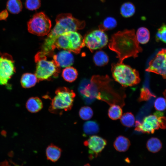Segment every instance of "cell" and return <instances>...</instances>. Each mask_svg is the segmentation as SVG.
<instances>
[{
  "instance_id": "cell-1",
  "label": "cell",
  "mask_w": 166,
  "mask_h": 166,
  "mask_svg": "<svg viewBox=\"0 0 166 166\" xmlns=\"http://www.w3.org/2000/svg\"><path fill=\"white\" fill-rule=\"evenodd\" d=\"M109 49L117 54L119 62L122 63L128 58H135L143 49L139 45L134 29L119 31L111 36L109 43Z\"/></svg>"
},
{
  "instance_id": "cell-2",
  "label": "cell",
  "mask_w": 166,
  "mask_h": 166,
  "mask_svg": "<svg viewBox=\"0 0 166 166\" xmlns=\"http://www.w3.org/2000/svg\"><path fill=\"white\" fill-rule=\"evenodd\" d=\"M85 22L73 17L70 13H62L56 19V24L47 35L42 45V52L46 55L53 51L52 47L56 38L60 35L69 31H76L83 29Z\"/></svg>"
},
{
  "instance_id": "cell-3",
  "label": "cell",
  "mask_w": 166,
  "mask_h": 166,
  "mask_svg": "<svg viewBox=\"0 0 166 166\" xmlns=\"http://www.w3.org/2000/svg\"><path fill=\"white\" fill-rule=\"evenodd\" d=\"M111 71L114 80L123 87L132 86L140 81L138 72L123 63H112Z\"/></svg>"
},
{
  "instance_id": "cell-4",
  "label": "cell",
  "mask_w": 166,
  "mask_h": 166,
  "mask_svg": "<svg viewBox=\"0 0 166 166\" xmlns=\"http://www.w3.org/2000/svg\"><path fill=\"white\" fill-rule=\"evenodd\" d=\"M55 95L51 100L49 109L51 113L61 115L64 112L70 110L72 108L75 93L66 87L57 89Z\"/></svg>"
},
{
  "instance_id": "cell-5",
  "label": "cell",
  "mask_w": 166,
  "mask_h": 166,
  "mask_svg": "<svg viewBox=\"0 0 166 166\" xmlns=\"http://www.w3.org/2000/svg\"><path fill=\"white\" fill-rule=\"evenodd\" d=\"M34 60L36 63L35 74L38 81L49 80L58 76L60 67L53 60H47L46 56L40 51L35 55Z\"/></svg>"
},
{
  "instance_id": "cell-6",
  "label": "cell",
  "mask_w": 166,
  "mask_h": 166,
  "mask_svg": "<svg viewBox=\"0 0 166 166\" xmlns=\"http://www.w3.org/2000/svg\"><path fill=\"white\" fill-rule=\"evenodd\" d=\"M85 46L83 38L79 33L69 31L58 36L54 41L52 49L53 51L56 48L62 49L78 54Z\"/></svg>"
},
{
  "instance_id": "cell-7",
  "label": "cell",
  "mask_w": 166,
  "mask_h": 166,
  "mask_svg": "<svg viewBox=\"0 0 166 166\" xmlns=\"http://www.w3.org/2000/svg\"><path fill=\"white\" fill-rule=\"evenodd\" d=\"M51 26L50 19L42 12L35 14L27 23L28 31L39 36L48 35L50 31Z\"/></svg>"
},
{
  "instance_id": "cell-8",
  "label": "cell",
  "mask_w": 166,
  "mask_h": 166,
  "mask_svg": "<svg viewBox=\"0 0 166 166\" xmlns=\"http://www.w3.org/2000/svg\"><path fill=\"white\" fill-rule=\"evenodd\" d=\"M83 39L85 45L91 52L105 47L108 42L107 34L104 31L99 29L89 33L86 35Z\"/></svg>"
},
{
  "instance_id": "cell-9",
  "label": "cell",
  "mask_w": 166,
  "mask_h": 166,
  "mask_svg": "<svg viewBox=\"0 0 166 166\" xmlns=\"http://www.w3.org/2000/svg\"><path fill=\"white\" fill-rule=\"evenodd\" d=\"M145 71L160 75L166 80V49L158 52L149 62Z\"/></svg>"
},
{
  "instance_id": "cell-10",
  "label": "cell",
  "mask_w": 166,
  "mask_h": 166,
  "mask_svg": "<svg viewBox=\"0 0 166 166\" xmlns=\"http://www.w3.org/2000/svg\"><path fill=\"white\" fill-rule=\"evenodd\" d=\"M15 71L14 61L11 57L7 54L0 57V85L6 84Z\"/></svg>"
},
{
  "instance_id": "cell-11",
  "label": "cell",
  "mask_w": 166,
  "mask_h": 166,
  "mask_svg": "<svg viewBox=\"0 0 166 166\" xmlns=\"http://www.w3.org/2000/svg\"><path fill=\"white\" fill-rule=\"evenodd\" d=\"M107 144L106 140L97 135L90 136L84 142V145L89 148V158L90 159L96 157L102 152Z\"/></svg>"
},
{
  "instance_id": "cell-12",
  "label": "cell",
  "mask_w": 166,
  "mask_h": 166,
  "mask_svg": "<svg viewBox=\"0 0 166 166\" xmlns=\"http://www.w3.org/2000/svg\"><path fill=\"white\" fill-rule=\"evenodd\" d=\"M135 130L142 133H152L160 128L158 117L155 115H150L145 117L142 123L136 122Z\"/></svg>"
},
{
  "instance_id": "cell-13",
  "label": "cell",
  "mask_w": 166,
  "mask_h": 166,
  "mask_svg": "<svg viewBox=\"0 0 166 166\" xmlns=\"http://www.w3.org/2000/svg\"><path fill=\"white\" fill-rule=\"evenodd\" d=\"M53 60L60 67H67L72 65L74 62V57L71 52L61 51L53 56Z\"/></svg>"
},
{
  "instance_id": "cell-14",
  "label": "cell",
  "mask_w": 166,
  "mask_h": 166,
  "mask_svg": "<svg viewBox=\"0 0 166 166\" xmlns=\"http://www.w3.org/2000/svg\"><path fill=\"white\" fill-rule=\"evenodd\" d=\"M62 151L60 148L51 144L46 149L45 153L47 159L53 162H56L60 158Z\"/></svg>"
},
{
  "instance_id": "cell-15",
  "label": "cell",
  "mask_w": 166,
  "mask_h": 166,
  "mask_svg": "<svg viewBox=\"0 0 166 166\" xmlns=\"http://www.w3.org/2000/svg\"><path fill=\"white\" fill-rule=\"evenodd\" d=\"M26 107L31 113H36L40 111L43 107L42 101L38 97L29 98L26 103Z\"/></svg>"
},
{
  "instance_id": "cell-16",
  "label": "cell",
  "mask_w": 166,
  "mask_h": 166,
  "mask_svg": "<svg viewBox=\"0 0 166 166\" xmlns=\"http://www.w3.org/2000/svg\"><path fill=\"white\" fill-rule=\"evenodd\" d=\"M130 142L127 138L121 135L117 137L113 143L115 149L119 152L127 151L130 145Z\"/></svg>"
},
{
  "instance_id": "cell-17",
  "label": "cell",
  "mask_w": 166,
  "mask_h": 166,
  "mask_svg": "<svg viewBox=\"0 0 166 166\" xmlns=\"http://www.w3.org/2000/svg\"><path fill=\"white\" fill-rule=\"evenodd\" d=\"M38 81V78L35 74L26 73L22 75L21 83L23 88H29L34 86Z\"/></svg>"
},
{
  "instance_id": "cell-18",
  "label": "cell",
  "mask_w": 166,
  "mask_h": 166,
  "mask_svg": "<svg viewBox=\"0 0 166 166\" xmlns=\"http://www.w3.org/2000/svg\"><path fill=\"white\" fill-rule=\"evenodd\" d=\"M83 131L85 135H91L97 134L99 131V126L95 121H89L85 122L83 125Z\"/></svg>"
},
{
  "instance_id": "cell-19",
  "label": "cell",
  "mask_w": 166,
  "mask_h": 166,
  "mask_svg": "<svg viewBox=\"0 0 166 166\" xmlns=\"http://www.w3.org/2000/svg\"><path fill=\"white\" fill-rule=\"evenodd\" d=\"M93 61L95 65L101 67L107 65L109 61L107 54L102 50H99L95 53L93 56Z\"/></svg>"
},
{
  "instance_id": "cell-20",
  "label": "cell",
  "mask_w": 166,
  "mask_h": 166,
  "mask_svg": "<svg viewBox=\"0 0 166 166\" xmlns=\"http://www.w3.org/2000/svg\"><path fill=\"white\" fill-rule=\"evenodd\" d=\"M136 35L138 42L141 44H146L149 40L150 32L145 27H142L139 28L136 31Z\"/></svg>"
},
{
  "instance_id": "cell-21",
  "label": "cell",
  "mask_w": 166,
  "mask_h": 166,
  "mask_svg": "<svg viewBox=\"0 0 166 166\" xmlns=\"http://www.w3.org/2000/svg\"><path fill=\"white\" fill-rule=\"evenodd\" d=\"M78 75L77 70L74 68L69 66L63 69L62 76L63 79L66 81L72 82L76 80Z\"/></svg>"
},
{
  "instance_id": "cell-22",
  "label": "cell",
  "mask_w": 166,
  "mask_h": 166,
  "mask_svg": "<svg viewBox=\"0 0 166 166\" xmlns=\"http://www.w3.org/2000/svg\"><path fill=\"white\" fill-rule=\"evenodd\" d=\"M146 147L149 152L152 153H156L160 151L162 148V144L158 138L152 137L147 141Z\"/></svg>"
},
{
  "instance_id": "cell-23",
  "label": "cell",
  "mask_w": 166,
  "mask_h": 166,
  "mask_svg": "<svg viewBox=\"0 0 166 166\" xmlns=\"http://www.w3.org/2000/svg\"><path fill=\"white\" fill-rule=\"evenodd\" d=\"M135 12V7L131 2H126L121 6L120 13L124 18H127L132 16Z\"/></svg>"
},
{
  "instance_id": "cell-24",
  "label": "cell",
  "mask_w": 166,
  "mask_h": 166,
  "mask_svg": "<svg viewBox=\"0 0 166 166\" xmlns=\"http://www.w3.org/2000/svg\"><path fill=\"white\" fill-rule=\"evenodd\" d=\"M6 8L11 13L18 14L22 11V5L20 0H8Z\"/></svg>"
},
{
  "instance_id": "cell-25",
  "label": "cell",
  "mask_w": 166,
  "mask_h": 166,
  "mask_svg": "<svg viewBox=\"0 0 166 166\" xmlns=\"http://www.w3.org/2000/svg\"><path fill=\"white\" fill-rule=\"evenodd\" d=\"M116 20L114 18L109 17L106 18L103 21L102 23L99 26V29L105 31L112 30L117 26Z\"/></svg>"
},
{
  "instance_id": "cell-26",
  "label": "cell",
  "mask_w": 166,
  "mask_h": 166,
  "mask_svg": "<svg viewBox=\"0 0 166 166\" xmlns=\"http://www.w3.org/2000/svg\"><path fill=\"white\" fill-rule=\"evenodd\" d=\"M122 110L121 108L117 105H112L108 110V115L112 120H117L120 118L122 115Z\"/></svg>"
},
{
  "instance_id": "cell-27",
  "label": "cell",
  "mask_w": 166,
  "mask_h": 166,
  "mask_svg": "<svg viewBox=\"0 0 166 166\" xmlns=\"http://www.w3.org/2000/svg\"><path fill=\"white\" fill-rule=\"evenodd\" d=\"M120 121L124 126L131 127L133 126L135 123V118L131 112L124 113L120 118Z\"/></svg>"
},
{
  "instance_id": "cell-28",
  "label": "cell",
  "mask_w": 166,
  "mask_h": 166,
  "mask_svg": "<svg viewBox=\"0 0 166 166\" xmlns=\"http://www.w3.org/2000/svg\"><path fill=\"white\" fill-rule=\"evenodd\" d=\"M93 114L92 109L88 106L81 107L79 112L80 117L84 120H88L90 119L93 117Z\"/></svg>"
},
{
  "instance_id": "cell-29",
  "label": "cell",
  "mask_w": 166,
  "mask_h": 166,
  "mask_svg": "<svg viewBox=\"0 0 166 166\" xmlns=\"http://www.w3.org/2000/svg\"><path fill=\"white\" fill-rule=\"evenodd\" d=\"M155 39L156 42L160 41L166 43V25L163 24L158 29L157 32Z\"/></svg>"
},
{
  "instance_id": "cell-30",
  "label": "cell",
  "mask_w": 166,
  "mask_h": 166,
  "mask_svg": "<svg viewBox=\"0 0 166 166\" xmlns=\"http://www.w3.org/2000/svg\"><path fill=\"white\" fill-rule=\"evenodd\" d=\"M155 109L158 111H164L166 109V100L163 97H160L156 99L154 103Z\"/></svg>"
},
{
  "instance_id": "cell-31",
  "label": "cell",
  "mask_w": 166,
  "mask_h": 166,
  "mask_svg": "<svg viewBox=\"0 0 166 166\" xmlns=\"http://www.w3.org/2000/svg\"><path fill=\"white\" fill-rule=\"evenodd\" d=\"M41 5L40 0H26L25 5L26 8L30 10L38 9Z\"/></svg>"
},
{
  "instance_id": "cell-32",
  "label": "cell",
  "mask_w": 166,
  "mask_h": 166,
  "mask_svg": "<svg viewBox=\"0 0 166 166\" xmlns=\"http://www.w3.org/2000/svg\"><path fill=\"white\" fill-rule=\"evenodd\" d=\"M141 97L144 100H147L151 97H155L146 88H142L141 89Z\"/></svg>"
},
{
  "instance_id": "cell-33",
  "label": "cell",
  "mask_w": 166,
  "mask_h": 166,
  "mask_svg": "<svg viewBox=\"0 0 166 166\" xmlns=\"http://www.w3.org/2000/svg\"><path fill=\"white\" fill-rule=\"evenodd\" d=\"M160 122V128L164 129L166 128V118L163 116L159 117Z\"/></svg>"
},
{
  "instance_id": "cell-34",
  "label": "cell",
  "mask_w": 166,
  "mask_h": 166,
  "mask_svg": "<svg viewBox=\"0 0 166 166\" xmlns=\"http://www.w3.org/2000/svg\"><path fill=\"white\" fill-rule=\"evenodd\" d=\"M0 166H20L19 165L16 164L12 161H8L5 160L0 163Z\"/></svg>"
},
{
  "instance_id": "cell-35",
  "label": "cell",
  "mask_w": 166,
  "mask_h": 166,
  "mask_svg": "<svg viewBox=\"0 0 166 166\" xmlns=\"http://www.w3.org/2000/svg\"><path fill=\"white\" fill-rule=\"evenodd\" d=\"M8 13L6 10H5L0 12V20H5L8 16Z\"/></svg>"
},
{
  "instance_id": "cell-36",
  "label": "cell",
  "mask_w": 166,
  "mask_h": 166,
  "mask_svg": "<svg viewBox=\"0 0 166 166\" xmlns=\"http://www.w3.org/2000/svg\"><path fill=\"white\" fill-rule=\"evenodd\" d=\"M163 95L165 98L166 100V89H165L163 93Z\"/></svg>"
},
{
  "instance_id": "cell-37",
  "label": "cell",
  "mask_w": 166,
  "mask_h": 166,
  "mask_svg": "<svg viewBox=\"0 0 166 166\" xmlns=\"http://www.w3.org/2000/svg\"><path fill=\"white\" fill-rule=\"evenodd\" d=\"M83 166H90V164L89 163L86 164L84 165Z\"/></svg>"
}]
</instances>
